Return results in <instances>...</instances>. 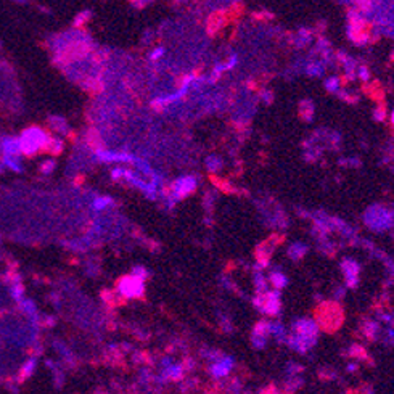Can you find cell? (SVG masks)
I'll use <instances>...</instances> for the list:
<instances>
[{
  "mask_svg": "<svg viewBox=\"0 0 394 394\" xmlns=\"http://www.w3.org/2000/svg\"><path fill=\"white\" fill-rule=\"evenodd\" d=\"M177 190H179V195L190 193L192 190H195V179L185 177V179H182V181H179L177 182Z\"/></svg>",
  "mask_w": 394,
  "mask_h": 394,
  "instance_id": "cell-1",
  "label": "cell"
},
{
  "mask_svg": "<svg viewBox=\"0 0 394 394\" xmlns=\"http://www.w3.org/2000/svg\"><path fill=\"white\" fill-rule=\"evenodd\" d=\"M393 124H394V113H393Z\"/></svg>",
  "mask_w": 394,
  "mask_h": 394,
  "instance_id": "cell-2",
  "label": "cell"
}]
</instances>
